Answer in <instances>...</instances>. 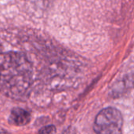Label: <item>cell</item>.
Listing matches in <instances>:
<instances>
[{
  "mask_svg": "<svg viewBox=\"0 0 134 134\" xmlns=\"http://www.w3.org/2000/svg\"><path fill=\"white\" fill-rule=\"evenodd\" d=\"M31 75L30 64L26 57L19 53L5 54L0 64V84L26 88Z\"/></svg>",
  "mask_w": 134,
  "mask_h": 134,
  "instance_id": "obj_1",
  "label": "cell"
},
{
  "mask_svg": "<svg viewBox=\"0 0 134 134\" xmlns=\"http://www.w3.org/2000/svg\"><path fill=\"white\" fill-rule=\"evenodd\" d=\"M93 129L96 134H122L121 112L114 108L103 109L95 119Z\"/></svg>",
  "mask_w": 134,
  "mask_h": 134,
  "instance_id": "obj_2",
  "label": "cell"
},
{
  "mask_svg": "<svg viewBox=\"0 0 134 134\" xmlns=\"http://www.w3.org/2000/svg\"><path fill=\"white\" fill-rule=\"evenodd\" d=\"M31 119V113L21 108H14L12 109L8 119L10 125L16 126H23L27 125Z\"/></svg>",
  "mask_w": 134,
  "mask_h": 134,
  "instance_id": "obj_3",
  "label": "cell"
},
{
  "mask_svg": "<svg viewBox=\"0 0 134 134\" xmlns=\"http://www.w3.org/2000/svg\"><path fill=\"white\" fill-rule=\"evenodd\" d=\"M55 133H56L55 126L53 125H49L42 128L38 134H55Z\"/></svg>",
  "mask_w": 134,
  "mask_h": 134,
  "instance_id": "obj_4",
  "label": "cell"
},
{
  "mask_svg": "<svg viewBox=\"0 0 134 134\" xmlns=\"http://www.w3.org/2000/svg\"><path fill=\"white\" fill-rule=\"evenodd\" d=\"M63 134H74V131L71 128H68Z\"/></svg>",
  "mask_w": 134,
  "mask_h": 134,
  "instance_id": "obj_5",
  "label": "cell"
},
{
  "mask_svg": "<svg viewBox=\"0 0 134 134\" xmlns=\"http://www.w3.org/2000/svg\"><path fill=\"white\" fill-rule=\"evenodd\" d=\"M0 134H6L5 132H3V131H0Z\"/></svg>",
  "mask_w": 134,
  "mask_h": 134,
  "instance_id": "obj_6",
  "label": "cell"
}]
</instances>
